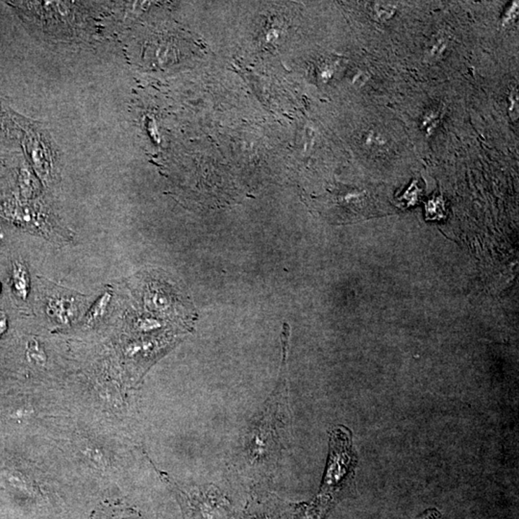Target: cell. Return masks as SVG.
<instances>
[{
  "label": "cell",
  "mask_w": 519,
  "mask_h": 519,
  "mask_svg": "<svg viewBox=\"0 0 519 519\" xmlns=\"http://www.w3.org/2000/svg\"><path fill=\"white\" fill-rule=\"evenodd\" d=\"M84 298L74 292L55 290L46 300V314L50 321L60 326L74 324L81 316Z\"/></svg>",
  "instance_id": "cell-1"
},
{
  "label": "cell",
  "mask_w": 519,
  "mask_h": 519,
  "mask_svg": "<svg viewBox=\"0 0 519 519\" xmlns=\"http://www.w3.org/2000/svg\"><path fill=\"white\" fill-rule=\"evenodd\" d=\"M352 459L349 437H347L345 431H334L330 441V457L323 487L339 485L345 475L349 473V466L353 464Z\"/></svg>",
  "instance_id": "cell-2"
},
{
  "label": "cell",
  "mask_w": 519,
  "mask_h": 519,
  "mask_svg": "<svg viewBox=\"0 0 519 519\" xmlns=\"http://www.w3.org/2000/svg\"><path fill=\"white\" fill-rule=\"evenodd\" d=\"M11 285L15 297L20 300L27 299L31 289L30 274L27 267L22 261L13 263Z\"/></svg>",
  "instance_id": "cell-3"
},
{
  "label": "cell",
  "mask_w": 519,
  "mask_h": 519,
  "mask_svg": "<svg viewBox=\"0 0 519 519\" xmlns=\"http://www.w3.org/2000/svg\"><path fill=\"white\" fill-rule=\"evenodd\" d=\"M112 297H113V292L111 290H106L90 306L89 311H88L85 316V321L88 325H92V324L98 323V321H101L105 316L109 308H110Z\"/></svg>",
  "instance_id": "cell-4"
},
{
  "label": "cell",
  "mask_w": 519,
  "mask_h": 519,
  "mask_svg": "<svg viewBox=\"0 0 519 519\" xmlns=\"http://www.w3.org/2000/svg\"><path fill=\"white\" fill-rule=\"evenodd\" d=\"M26 359L34 367L43 368L48 363V354L43 344L37 339H30L26 344Z\"/></svg>",
  "instance_id": "cell-5"
},
{
  "label": "cell",
  "mask_w": 519,
  "mask_h": 519,
  "mask_svg": "<svg viewBox=\"0 0 519 519\" xmlns=\"http://www.w3.org/2000/svg\"><path fill=\"white\" fill-rule=\"evenodd\" d=\"M396 4L393 2L378 1L372 7L373 15L376 20L386 22L391 20L396 14Z\"/></svg>",
  "instance_id": "cell-6"
},
{
  "label": "cell",
  "mask_w": 519,
  "mask_h": 519,
  "mask_svg": "<svg viewBox=\"0 0 519 519\" xmlns=\"http://www.w3.org/2000/svg\"><path fill=\"white\" fill-rule=\"evenodd\" d=\"M511 106L510 112L511 115L513 116V119H518V90H513V92L511 93Z\"/></svg>",
  "instance_id": "cell-7"
},
{
  "label": "cell",
  "mask_w": 519,
  "mask_h": 519,
  "mask_svg": "<svg viewBox=\"0 0 519 519\" xmlns=\"http://www.w3.org/2000/svg\"><path fill=\"white\" fill-rule=\"evenodd\" d=\"M8 329V318L4 311H0V337L4 336Z\"/></svg>",
  "instance_id": "cell-8"
},
{
  "label": "cell",
  "mask_w": 519,
  "mask_h": 519,
  "mask_svg": "<svg viewBox=\"0 0 519 519\" xmlns=\"http://www.w3.org/2000/svg\"><path fill=\"white\" fill-rule=\"evenodd\" d=\"M440 513L436 508H431L426 512L422 513L417 519H436L440 518Z\"/></svg>",
  "instance_id": "cell-9"
}]
</instances>
